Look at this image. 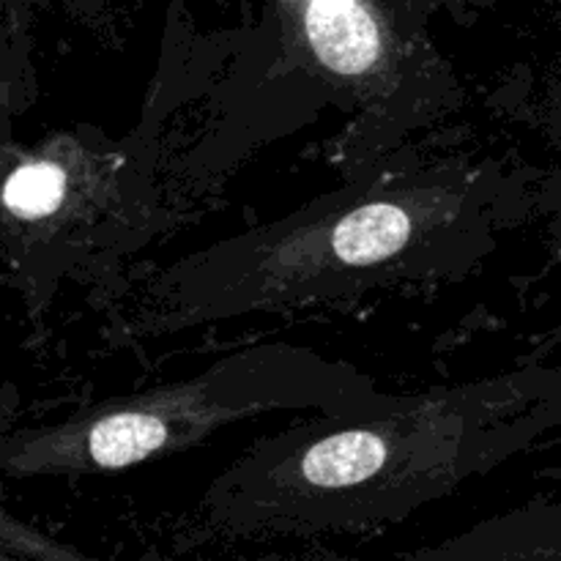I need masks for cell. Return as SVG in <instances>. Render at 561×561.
<instances>
[{
	"mask_svg": "<svg viewBox=\"0 0 561 561\" xmlns=\"http://www.w3.org/2000/svg\"><path fill=\"white\" fill-rule=\"evenodd\" d=\"M398 561H561V502L537 499L504 510Z\"/></svg>",
	"mask_w": 561,
	"mask_h": 561,
	"instance_id": "obj_5",
	"label": "cell"
},
{
	"mask_svg": "<svg viewBox=\"0 0 561 561\" xmlns=\"http://www.w3.org/2000/svg\"><path fill=\"white\" fill-rule=\"evenodd\" d=\"M381 392L351 362L290 340L228 351L179 381L99 400L47 425L9 431L0 469L11 480L118 474L190 453L217 433L268 414L321 416Z\"/></svg>",
	"mask_w": 561,
	"mask_h": 561,
	"instance_id": "obj_4",
	"label": "cell"
},
{
	"mask_svg": "<svg viewBox=\"0 0 561 561\" xmlns=\"http://www.w3.org/2000/svg\"><path fill=\"white\" fill-rule=\"evenodd\" d=\"M540 203V179L482 153H409L268 222L137 263L99 294V340L140 348L206 327L351 307L480 268Z\"/></svg>",
	"mask_w": 561,
	"mask_h": 561,
	"instance_id": "obj_1",
	"label": "cell"
},
{
	"mask_svg": "<svg viewBox=\"0 0 561 561\" xmlns=\"http://www.w3.org/2000/svg\"><path fill=\"white\" fill-rule=\"evenodd\" d=\"M537 208L546 211V217L551 219V236L557 239L561 250V159L546 179H540V203H537Z\"/></svg>",
	"mask_w": 561,
	"mask_h": 561,
	"instance_id": "obj_7",
	"label": "cell"
},
{
	"mask_svg": "<svg viewBox=\"0 0 561 561\" xmlns=\"http://www.w3.org/2000/svg\"><path fill=\"white\" fill-rule=\"evenodd\" d=\"M5 561H9V559H5Z\"/></svg>",
	"mask_w": 561,
	"mask_h": 561,
	"instance_id": "obj_8",
	"label": "cell"
},
{
	"mask_svg": "<svg viewBox=\"0 0 561 561\" xmlns=\"http://www.w3.org/2000/svg\"><path fill=\"white\" fill-rule=\"evenodd\" d=\"M561 427V365L378 392L252 442L175 529V551L376 535Z\"/></svg>",
	"mask_w": 561,
	"mask_h": 561,
	"instance_id": "obj_2",
	"label": "cell"
},
{
	"mask_svg": "<svg viewBox=\"0 0 561 561\" xmlns=\"http://www.w3.org/2000/svg\"><path fill=\"white\" fill-rule=\"evenodd\" d=\"M0 542H3V559L9 561H104L77 548L64 546L53 537L42 535L25 520H16L14 515L5 513L0 524ZM168 561H351L332 548L312 546L290 553H266V557H230V559H168Z\"/></svg>",
	"mask_w": 561,
	"mask_h": 561,
	"instance_id": "obj_6",
	"label": "cell"
},
{
	"mask_svg": "<svg viewBox=\"0 0 561 561\" xmlns=\"http://www.w3.org/2000/svg\"><path fill=\"white\" fill-rule=\"evenodd\" d=\"M228 75L217 64L164 60L121 135L69 126L25 146L5 140L3 268L31 321L71 285L113 288L219 190L208 126Z\"/></svg>",
	"mask_w": 561,
	"mask_h": 561,
	"instance_id": "obj_3",
	"label": "cell"
}]
</instances>
